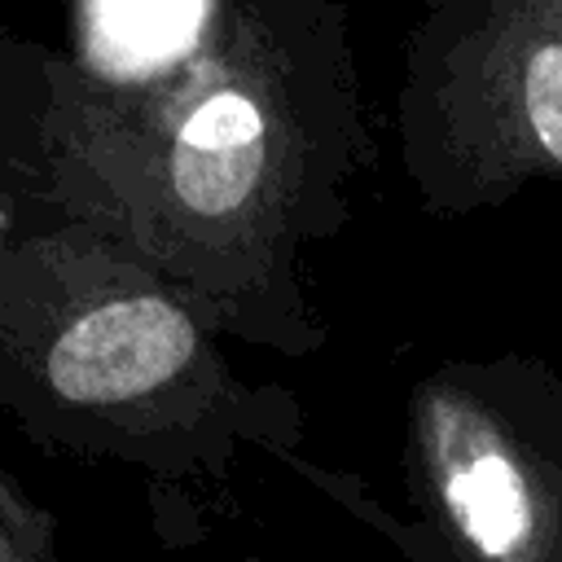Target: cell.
<instances>
[{
    "mask_svg": "<svg viewBox=\"0 0 562 562\" xmlns=\"http://www.w3.org/2000/svg\"><path fill=\"white\" fill-rule=\"evenodd\" d=\"M378 162L342 0H206L176 53H40L31 206L171 281L228 338L316 356L307 255Z\"/></svg>",
    "mask_w": 562,
    "mask_h": 562,
    "instance_id": "cell-1",
    "label": "cell"
},
{
    "mask_svg": "<svg viewBox=\"0 0 562 562\" xmlns=\"http://www.w3.org/2000/svg\"><path fill=\"white\" fill-rule=\"evenodd\" d=\"M220 329L123 246L26 220L0 237V413L40 448L224 483L246 452L303 470V408L246 382Z\"/></svg>",
    "mask_w": 562,
    "mask_h": 562,
    "instance_id": "cell-2",
    "label": "cell"
},
{
    "mask_svg": "<svg viewBox=\"0 0 562 562\" xmlns=\"http://www.w3.org/2000/svg\"><path fill=\"white\" fill-rule=\"evenodd\" d=\"M299 474L408 562H562V378L527 356L430 364L404 404V518L316 461Z\"/></svg>",
    "mask_w": 562,
    "mask_h": 562,
    "instance_id": "cell-3",
    "label": "cell"
},
{
    "mask_svg": "<svg viewBox=\"0 0 562 562\" xmlns=\"http://www.w3.org/2000/svg\"><path fill=\"white\" fill-rule=\"evenodd\" d=\"M395 140L435 220L562 193V0H417Z\"/></svg>",
    "mask_w": 562,
    "mask_h": 562,
    "instance_id": "cell-4",
    "label": "cell"
},
{
    "mask_svg": "<svg viewBox=\"0 0 562 562\" xmlns=\"http://www.w3.org/2000/svg\"><path fill=\"white\" fill-rule=\"evenodd\" d=\"M206 18V0H83L75 61L97 70H132L176 53Z\"/></svg>",
    "mask_w": 562,
    "mask_h": 562,
    "instance_id": "cell-5",
    "label": "cell"
},
{
    "mask_svg": "<svg viewBox=\"0 0 562 562\" xmlns=\"http://www.w3.org/2000/svg\"><path fill=\"white\" fill-rule=\"evenodd\" d=\"M31 48H0V237L26 224L35 184V110H40V53L18 88H4L22 70Z\"/></svg>",
    "mask_w": 562,
    "mask_h": 562,
    "instance_id": "cell-6",
    "label": "cell"
},
{
    "mask_svg": "<svg viewBox=\"0 0 562 562\" xmlns=\"http://www.w3.org/2000/svg\"><path fill=\"white\" fill-rule=\"evenodd\" d=\"M0 562H66L57 518L26 496L0 457Z\"/></svg>",
    "mask_w": 562,
    "mask_h": 562,
    "instance_id": "cell-7",
    "label": "cell"
}]
</instances>
